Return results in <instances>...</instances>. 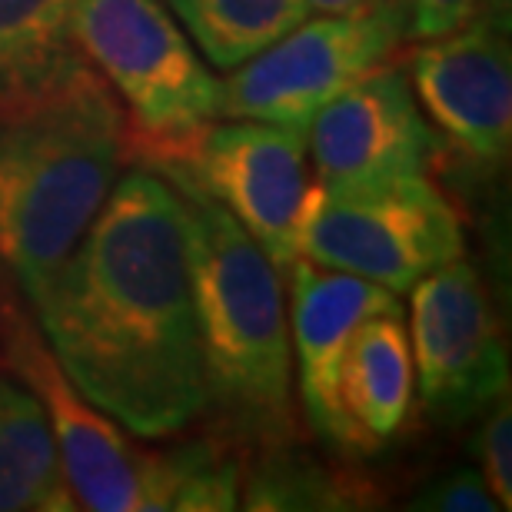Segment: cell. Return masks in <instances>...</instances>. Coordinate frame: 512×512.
<instances>
[{"label": "cell", "instance_id": "cell-17", "mask_svg": "<svg viewBox=\"0 0 512 512\" xmlns=\"http://www.w3.org/2000/svg\"><path fill=\"white\" fill-rule=\"evenodd\" d=\"M240 506L247 509H363L370 489L350 476H336L310 456L290 453V446L270 449L243 483Z\"/></svg>", "mask_w": 512, "mask_h": 512}, {"label": "cell", "instance_id": "cell-16", "mask_svg": "<svg viewBox=\"0 0 512 512\" xmlns=\"http://www.w3.org/2000/svg\"><path fill=\"white\" fill-rule=\"evenodd\" d=\"M213 67L233 70L303 24L306 0H170Z\"/></svg>", "mask_w": 512, "mask_h": 512}, {"label": "cell", "instance_id": "cell-23", "mask_svg": "<svg viewBox=\"0 0 512 512\" xmlns=\"http://www.w3.org/2000/svg\"><path fill=\"white\" fill-rule=\"evenodd\" d=\"M356 4H363V0H306V7L320 10V14H340V10H350Z\"/></svg>", "mask_w": 512, "mask_h": 512}, {"label": "cell", "instance_id": "cell-6", "mask_svg": "<svg viewBox=\"0 0 512 512\" xmlns=\"http://www.w3.org/2000/svg\"><path fill=\"white\" fill-rule=\"evenodd\" d=\"M7 353L27 389L40 399L64 463L67 486L80 509L94 512H163L173 506L187 446L150 453L120 433V423L97 409L64 376L54 353L40 346L24 316L7 310Z\"/></svg>", "mask_w": 512, "mask_h": 512}, {"label": "cell", "instance_id": "cell-18", "mask_svg": "<svg viewBox=\"0 0 512 512\" xmlns=\"http://www.w3.org/2000/svg\"><path fill=\"white\" fill-rule=\"evenodd\" d=\"M243 473L237 456L223 453V446L197 439L187 443V469L173 493V506L180 512H227L240 506Z\"/></svg>", "mask_w": 512, "mask_h": 512}, {"label": "cell", "instance_id": "cell-13", "mask_svg": "<svg viewBox=\"0 0 512 512\" xmlns=\"http://www.w3.org/2000/svg\"><path fill=\"white\" fill-rule=\"evenodd\" d=\"M340 406L360 453L380 449L406 426L413 406V350L403 313H376L356 326L340 373Z\"/></svg>", "mask_w": 512, "mask_h": 512}, {"label": "cell", "instance_id": "cell-3", "mask_svg": "<svg viewBox=\"0 0 512 512\" xmlns=\"http://www.w3.org/2000/svg\"><path fill=\"white\" fill-rule=\"evenodd\" d=\"M163 173L180 197L207 409L243 443L280 449L293 436V363L280 266L187 173Z\"/></svg>", "mask_w": 512, "mask_h": 512}, {"label": "cell", "instance_id": "cell-8", "mask_svg": "<svg viewBox=\"0 0 512 512\" xmlns=\"http://www.w3.org/2000/svg\"><path fill=\"white\" fill-rule=\"evenodd\" d=\"M233 120L237 124H210L187 163L160 170L187 173L286 270L300 260L303 233L326 197L310 170L306 130Z\"/></svg>", "mask_w": 512, "mask_h": 512}, {"label": "cell", "instance_id": "cell-20", "mask_svg": "<svg viewBox=\"0 0 512 512\" xmlns=\"http://www.w3.org/2000/svg\"><path fill=\"white\" fill-rule=\"evenodd\" d=\"M409 509L429 512H496L503 509L499 499L489 493L479 469H449L446 476L433 479L426 489H419Z\"/></svg>", "mask_w": 512, "mask_h": 512}, {"label": "cell", "instance_id": "cell-19", "mask_svg": "<svg viewBox=\"0 0 512 512\" xmlns=\"http://www.w3.org/2000/svg\"><path fill=\"white\" fill-rule=\"evenodd\" d=\"M473 449L483 466V479L499 506L512 509V409L509 393L486 409V419L473 439Z\"/></svg>", "mask_w": 512, "mask_h": 512}, {"label": "cell", "instance_id": "cell-21", "mask_svg": "<svg viewBox=\"0 0 512 512\" xmlns=\"http://www.w3.org/2000/svg\"><path fill=\"white\" fill-rule=\"evenodd\" d=\"M406 14V37L436 40L453 34L479 10V0H399Z\"/></svg>", "mask_w": 512, "mask_h": 512}, {"label": "cell", "instance_id": "cell-2", "mask_svg": "<svg viewBox=\"0 0 512 512\" xmlns=\"http://www.w3.org/2000/svg\"><path fill=\"white\" fill-rule=\"evenodd\" d=\"M124 160V110L87 57L0 104V266L30 303L94 223Z\"/></svg>", "mask_w": 512, "mask_h": 512}, {"label": "cell", "instance_id": "cell-10", "mask_svg": "<svg viewBox=\"0 0 512 512\" xmlns=\"http://www.w3.org/2000/svg\"><path fill=\"white\" fill-rule=\"evenodd\" d=\"M316 180L326 190H376L426 177L439 140L419 114L409 77L380 64L310 120Z\"/></svg>", "mask_w": 512, "mask_h": 512}, {"label": "cell", "instance_id": "cell-12", "mask_svg": "<svg viewBox=\"0 0 512 512\" xmlns=\"http://www.w3.org/2000/svg\"><path fill=\"white\" fill-rule=\"evenodd\" d=\"M376 313H403L393 290L310 260L293 263V346L306 423L336 453H360L340 406V373L356 326Z\"/></svg>", "mask_w": 512, "mask_h": 512}, {"label": "cell", "instance_id": "cell-4", "mask_svg": "<svg viewBox=\"0 0 512 512\" xmlns=\"http://www.w3.org/2000/svg\"><path fill=\"white\" fill-rule=\"evenodd\" d=\"M74 40L124 104L127 157L180 167L223 117V80L157 0H80Z\"/></svg>", "mask_w": 512, "mask_h": 512}, {"label": "cell", "instance_id": "cell-7", "mask_svg": "<svg viewBox=\"0 0 512 512\" xmlns=\"http://www.w3.org/2000/svg\"><path fill=\"white\" fill-rule=\"evenodd\" d=\"M463 227L446 193L426 177L376 190H326L303 233L300 260L413 290L426 273L463 256Z\"/></svg>", "mask_w": 512, "mask_h": 512}, {"label": "cell", "instance_id": "cell-5", "mask_svg": "<svg viewBox=\"0 0 512 512\" xmlns=\"http://www.w3.org/2000/svg\"><path fill=\"white\" fill-rule=\"evenodd\" d=\"M406 40L399 0H363L323 20H303L223 80V117L300 127L386 64Z\"/></svg>", "mask_w": 512, "mask_h": 512}, {"label": "cell", "instance_id": "cell-1", "mask_svg": "<svg viewBox=\"0 0 512 512\" xmlns=\"http://www.w3.org/2000/svg\"><path fill=\"white\" fill-rule=\"evenodd\" d=\"M64 376L140 439L207 413L183 210L157 170H130L34 303Z\"/></svg>", "mask_w": 512, "mask_h": 512}, {"label": "cell", "instance_id": "cell-14", "mask_svg": "<svg viewBox=\"0 0 512 512\" xmlns=\"http://www.w3.org/2000/svg\"><path fill=\"white\" fill-rule=\"evenodd\" d=\"M70 493L54 429L27 386L0 376V512H70Z\"/></svg>", "mask_w": 512, "mask_h": 512}, {"label": "cell", "instance_id": "cell-22", "mask_svg": "<svg viewBox=\"0 0 512 512\" xmlns=\"http://www.w3.org/2000/svg\"><path fill=\"white\" fill-rule=\"evenodd\" d=\"M479 7H483L486 20H493L503 34H509L512 30V0H479Z\"/></svg>", "mask_w": 512, "mask_h": 512}, {"label": "cell", "instance_id": "cell-15", "mask_svg": "<svg viewBox=\"0 0 512 512\" xmlns=\"http://www.w3.org/2000/svg\"><path fill=\"white\" fill-rule=\"evenodd\" d=\"M80 0H0V104L54 84L84 54L74 40Z\"/></svg>", "mask_w": 512, "mask_h": 512}, {"label": "cell", "instance_id": "cell-9", "mask_svg": "<svg viewBox=\"0 0 512 512\" xmlns=\"http://www.w3.org/2000/svg\"><path fill=\"white\" fill-rule=\"evenodd\" d=\"M413 376L439 426H463L509 393V356L483 280L463 256L413 283Z\"/></svg>", "mask_w": 512, "mask_h": 512}, {"label": "cell", "instance_id": "cell-11", "mask_svg": "<svg viewBox=\"0 0 512 512\" xmlns=\"http://www.w3.org/2000/svg\"><path fill=\"white\" fill-rule=\"evenodd\" d=\"M509 34L473 14L446 37L426 40L409 60V84L439 133L469 160L499 167L512 147Z\"/></svg>", "mask_w": 512, "mask_h": 512}]
</instances>
